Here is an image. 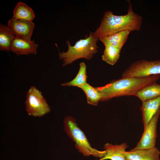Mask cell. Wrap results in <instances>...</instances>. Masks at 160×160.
Returning a JSON list of instances; mask_svg holds the SVG:
<instances>
[{"label":"cell","mask_w":160,"mask_h":160,"mask_svg":"<svg viewBox=\"0 0 160 160\" xmlns=\"http://www.w3.org/2000/svg\"><path fill=\"white\" fill-rule=\"evenodd\" d=\"M127 14L124 15H114L111 11L104 14L99 26L93 32L96 38L107 36L125 30L138 31L142 23V17L133 11L130 1Z\"/></svg>","instance_id":"obj_1"},{"label":"cell","mask_w":160,"mask_h":160,"mask_svg":"<svg viewBox=\"0 0 160 160\" xmlns=\"http://www.w3.org/2000/svg\"><path fill=\"white\" fill-rule=\"evenodd\" d=\"M160 78L159 75L145 77L121 78L105 86L96 88L101 94L100 101H106L115 97L136 96L138 92L146 86L156 83Z\"/></svg>","instance_id":"obj_2"},{"label":"cell","mask_w":160,"mask_h":160,"mask_svg":"<svg viewBox=\"0 0 160 160\" xmlns=\"http://www.w3.org/2000/svg\"><path fill=\"white\" fill-rule=\"evenodd\" d=\"M99 40L94 36L93 32H90L89 36L76 41L73 46L71 45L67 40V50L58 54L59 59L63 61L62 66H65L79 59L90 60L98 52L97 42Z\"/></svg>","instance_id":"obj_3"},{"label":"cell","mask_w":160,"mask_h":160,"mask_svg":"<svg viewBox=\"0 0 160 160\" xmlns=\"http://www.w3.org/2000/svg\"><path fill=\"white\" fill-rule=\"evenodd\" d=\"M63 124L64 130L66 135L75 143L76 148L83 156H92L100 159L103 157L105 151L98 150L91 146L74 118L71 116H66L63 120Z\"/></svg>","instance_id":"obj_4"},{"label":"cell","mask_w":160,"mask_h":160,"mask_svg":"<svg viewBox=\"0 0 160 160\" xmlns=\"http://www.w3.org/2000/svg\"><path fill=\"white\" fill-rule=\"evenodd\" d=\"M25 105L27 114L34 117H42L51 111L41 91L34 86L30 87L27 92Z\"/></svg>","instance_id":"obj_5"},{"label":"cell","mask_w":160,"mask_h":160,"mask_svg":"<svg viewBox=\"0 0 160 160\" xmlns=\"http://www.w3.org/2000/svg\"><path fill=\"white\" fill-rule=\"evenodd\" d=\"M160 75V60H140L131 64L122 72L121 78L145 77Z\"/></svg>","instance_id":"obj_6"},{"label":"cell","mask_w":160,"mask_h":160,"mask_svg":"<svg viewBox=\"0 0 160 160\" xmlns=\"http://www.w3.org/2000/svg\"><path fill=\"white\" fill-rule=\"evenodd\" d=\"M160 115V108L147 125L144 127V132L140 140L131 151L152 149L156 147L157 126Z\"/></svg>","instance_id":"obj_7"},{"label":"cell","mask_w":160,"mask_h":160,"mask_svg":"<svg viewBox=\"0 0 160 160\" xmlns=\"http://www.w3.org/2000/svg\"><path fill=\"white\" fill-rule=\"evenodd\" d=\"M7 26L16 37L26 40H31L35 26L33 21L17 20L12 18L8 20Z\"/></svg>","instance_id":"obj_8"},{"label":"cell","mask_w":160,"mask_h":160,"mask_svg":"<svg viewBox=\"0 0 160 160\" xmlns=\"http://www.w3.org/2000/svg\"><path fill=\"white\" fill-rule=\"evenodd\" d=\"M39 45L34 40H28L15 37L10 48V51L17 55H36Z\"/></svg>","instance_id":"obj_9"},{"label":"cell","mask_w":160,"mask_h":160,"mask_svg":"<svg viewBox=\"0 0 160 160\" xmlns=\"http://www.w3.org/2000/svg\"><path fill=\"white\" fill-rule=\"evenodd\" d=\"M124 153L126 160H160V152L156 147L152 149L125 151Z\"/></svg>","instance_id":"obj_10"},{"label":"cell","mask_w":160,"mask_h":160,"mask_svg":"<svg viewBox=\"0 0 160 160\" xmlns=\"http://www.w3.org/2000/svg\"><path fill=\"white\" fill-rule=\"evenodd\" d=\"M160 108V96L142 102L140 107L142 113V122L145 127Z\"/></svg>","instance_id":"obj_11"},{"label":"cell","mask_w":160,"mask_h":160,"mask_svg":"<svg viewBox=\"0 0 160 160\" xmlns=\"http://www.w3.org/2000/svg\"><path fill=\"white\" fill-rule=\"evenodd\" d=\"M128 146L127 143L119 145L107 143L104 146L106 151L104 156L98 160H126L124 153Z\"/></svg>","instance_id":"obj_12"},{"label":"cell","mask_w":160,"mask_h":160,"mask_svg":"<svg viewBox=\"0 0 160 160\" xmlns=\"http://www.w3.org/2000/svg\"><path fill=\"white\" fill-rule=\"evenodd\" d=\"M130 32L129 30L123 31L100 37L99 40L104 46L111 45L121 50Z\"/></svg>","instance_id":"obj_13"},{"label":"cell","mask_w":160,"mask_h":160,"mask_svg":"<svg viewBox=\"0 0 160 160\" xmlns=\"http://www.w3.org/2000/svg\"><path fill=\"white\" fill-rule=\"evenodd\" d=\"M33 9L25 3L21 1L16 5L13 11L12 18L27 21H33L35 17Z\"/></svg>","instance_id":"obj_14"},{"label":"cell","mask_w":160,"mask_h":160,"mask_svg":"<svg viewBox=\"0 0 160 160\" xmlns=\"http://www.w3.org/2000/svg\"><path fill=\"white\" fill-rule=\"evenodd\" d=\"M15 36L11 29L5 25H0V50L9 52Z\"/></svg>","instance_id":"obj_15"},{"label":"cell","mask_w":160,"mask_h":160,"mask_svg":"<svg viewBox=\"0 0 160 160\" xmlns=\"http://www.w3.org/2000/svg\"><path fill=\"white\" fill-rule=\"evenodd\" d=\"M142 102L160 96V85L156 83L146 86L138 92L136 96Z\"/></svg>","instance_id":"obj_16"},{"label":"cell","mask_w":160,"mask_h":160,"mask_svg":"<svg viewBox=\"0 0 160 160\" xmlns=\"http://www.w3.org/2000/svg\"><path fill=\"white\" fill-rule=\"evenodd\" d=\"M87 76L86 72V66L84 62L79 64V71L75 78L71 81L61 84L62 86H75L81 88L87 82Z\"/></svg>","instance_id":"obj_17"},{"label":"cell","mask_w":160,"mask_h":160,"mask_svg":"<svg viewBox=\"0 0 160 160\" xmlns=\"http://www.w3.org/2000/svg\"><path fill=\"white\" fill-rule=\"evenodd\" d=\"M105 47L102 59L108 64L113 65L119 58L121 49L110 45L105 46Z\"/></svg>","instance_id":"obj_18"},{"label":"cell","mask_w":160,"mask_h":160,"mask_svg":"<svg viewBox=\"0 0 160 160\" xmlns=\"http://www.w3.org/2000/svg\"><path fill=\"white\" fill-rule=\"evenodd\" d=\"M81 89L86 94L87 103L97 105L101 99L102 95L96 87H93L87 83Z\"/></svg>","instance_id":"obj_19"}]
</instances>
